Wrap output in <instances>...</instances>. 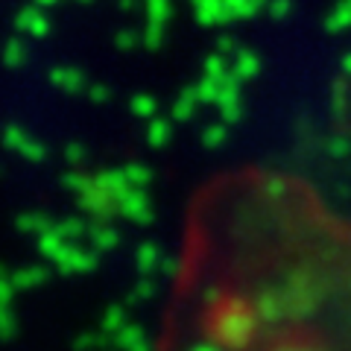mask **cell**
<instances>
[{"mask_svg":"<svg viewBox=\"0 0 351 351\" xmlns=\"http://www.w3.org/2000/svg\"><path fill=\"white\" fill-rule=\"evenodd\" d=\"M158 351H351V217L284 170L208 182L184 217Z\"/></svg>","mask_w":351,"mask_h":351,"instance_id":"6da1fadb","label":"cell"}]
</instances>
